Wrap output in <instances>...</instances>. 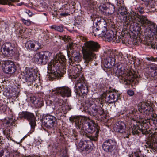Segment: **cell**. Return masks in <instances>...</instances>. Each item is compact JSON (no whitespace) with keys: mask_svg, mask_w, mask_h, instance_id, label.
Here are the masks:
<instances>
[{"mask_svg":"<svg viewBox=\"0 0 157 157\" xmlns=\"http://www.w3.org/2000/svg\"><path fill=\"white\" fill-rule=\"evenodd\" d=\"M53 28L56 30L60 32H62L63 30V27L60 26L54 25L53 26Z\"/></svg>","mask_w":157,"mask_h":157,"instance_id":"obj_27","label":"cell"},{"mask_svg":"<svg viewBox=\"0 0 157 157\" xmlns=\"http://www.w3.org/2000/svg\"><path fill=\"white\" fill-rule=\"evenodd\" d=\"M21 90L20 84L13 79H5L0 82V97L5 102L10 104L17 101Z\"/></svg>","mask_w":157,"mask_h":157,"instance_id":"obj_1","label":"cell"},{"mask_svg":"<svg viewBox=\"0 0 157 157\" xmlns=\"http://www.w3.org/2000/svg\"><path fill=\"white\" fill-rule=\"evenodd\" d=\"M21 75L24 82L29 86H37L41 82L40 75L35 67H26L22 72Z\"/></svg>","mask_w":157,"mask_h":157,"instance_id":"obj_3","label":"cell"},{"mask_svg":"<svg viewBox=\"0 0 157 157\" xmlns=\"http://www.w3.org/2000/svg\"><path fill=\"white\" fill-rule=\"evenodd\" d=\"M106 40L110 41L112 40L114 37V34L113 31L109 30L107 31L104 36Z\"/></svg>","mask_w":157,"mask_h":157,"instance_id":"obj_25","label":"cell"},{"mask_svg":"<svg viewBox=\"0 0 157 157\" xmlns=\"http://www.w3.org/2000/svg\"><path fill=\"white\" fill-rule=\"evenodd\" d=\"M94 31L97 36H104L107 31V25L102 19L98 18L96 19L94 23Z\"/></svg>","mask_w":157,"mask_h":157,"instance_id":"obj_5","label":"cell"},{"mask_svg":"<svg viewBox=\"0 0 157 157\" xmlns=\"http://www.w3.org/2000/svg\"><path fill=\"white\" fill-rule=\"evenodd\" d=\"M127 93L130 96H132L134 94V92L132 90H128Z\"/></svg>","mask_w":157,"mask_h":157,"instance_id":"obj_29","label":"cell"},{"mask_svg":"<svg viewBox=\"0 0 157 157\" xmlns=\"http://www.w3.org/2000/svg\"><path fill=\"white\" fill-rule=\"evenodd\" d=\"M146 143L149 147L156 151L157 147L156 132L154 133L147 138Z\"/></svg>","mask_w":157,"mask_h":157,"instance_id":"obj_18","label":"cell"},{"mask_svg":"<svg viewBox=\"0 0 157 157\" xmlns=\"http://www.w3.org/2000/svg\"><path fill=\"white\" fill-rule=\"evenodd\" d=\"M115 63V58L111 57L106 58L103 62L104 67L108 68H112L114 65Z\"/></svg>","mask_w":157,"mask_h":157,"instance_id":"obj_22","label":"cell"},{"mask_svg":"<svg viewBox=\"0 0 157 157\" xmlns=\"http://www.w3.org/2000/svg\"><path fill=\"white\" fill-rule=\"evenodd\" d=\"M23 21L24 24L27 25H29L30 24V22L28 21L24 20Z\"/></svg>","mask_w":157,"mask_h":157,"instance_id":"obj_30","label":"cell"},{"mask_svg":"<svg viewBox=\"0 0 157 157\" xmlns=\"http://www.w3.org/2000/svg\"><path fill=\"white\" fill-rule=\"evenodd\" d=\"M141 30L140 25L137 23L132 24L130 27V34L131 37L133 40L138 38Z\"/></svg>","mask_w":157,"mask_h":157,"instance_id":"obj_16","label":"cell"},{"mask_svg":"<svg viewBox=\"0 0 157 157\" xmlns=\"http://www.w3.org/2000/svg\"><path fill=\"white\" fill-rule=\"evenodd\" d=\"M80 53L78 51H75L73 52L71 56L72 60L74 62L78 63L81 60V56Z\"/></svg>","mask_w":157,"mask_h":157,"instance_id":"obj_23","label":"cell"},{"mask_svg":"<svg viewBox=\"0 0 157 157\" xmlns=\"http://www.w3.org/2000/svg\"><path fill=\"white\" fill-rule=\"evenodd\" d=\"M67 60L61 53L57 54L48 67L47 78L50 81L60 79L64 76L66 70Z\"/></svg>","mask_w":157,"mask_h":157,"instance_id":"obj_2","label":"cell"},{"mask_svg":"<svg viewBox=\"0 0 157 157\" xmlns=\"http://www.w3.org/2000/svg\"><path fill=\"white\" fill-rule=\"evenodd\" d=\"M25 47L29 50L36 51L40 49L42 47V45L38 41L30 40L26 43Z\"/></svg>","mask_w":157,"mask_h":157,"instance_id":"obj_17","label":"cell"},{"mask_svg":"<svg viewBox=\"0 0 157 157\" xmlns=\"http://www.w3.org/2000/svg\"><path fill=\"white\" fill-rule=\"evenodd\" d=\"M116 144V142L114 140L109 139L104 142L102 145V148L106 152H111L115 149Z\"/></svg>","mask_w":157,"mask_h":157,"instance_id":"obj_15","label":"cell"},{"mask_svg":"<svg viewBox=\"0 0 157 157\" xmlns=\"http://www.w3.org/2000/svg\"><path fill=\"white\" fill-rule=\"evenodd\" d=\"M118 94L115 92L109 93L105 97V100L107 103H111L115 102L118 99Z\"/></svg>","mask_w":157,"mask_h":157,"instance_id":"obj_20","label":"cell"},{"mask_svg":"<svg viewBox=\"0 0 157 157\" xmlns=\"http://www.w3.org/2000/svg\"><path fill=\"white\" fill-rule=\"evenodd\" d=\"M8 151L6 150H3L0 152V156H9Z\"/></svg>","mask_w":157,"mask_h":157,"instance_id":"obj_26","label":"cell"},{"mask_svg":"<svg viewBox=\"0 0 157 157\" xmlns=\"http://www.w3.org/2000/svg\"><path fill=\"white\" fill-rule=\"evenodd\" d=\"M138 110L142 113L147 115L152 114L153 112L152 106L148 103L145 102L139 105Z\"/></svg>","mask_w":157,"mask_h":157,"instance_id":"obj_14","label":"cell"},{"mask_svg":"<svg viewBox=\"0 0 157 157\" xmlns=\"http://www.w3.org/2000/svg\"><path fill=\"white\" fill-rule=\"evenodd\" d=\"M126 68L125 64L122 63H118L115 64L114 71L116 75H120L124 74Z\"/></svg>","mask_w":157,"mask_h":157,"instance_id":"obj_19","label":"cell"},{"mask_svg":"<svg viewBox=\"0 0 157 157\" xmlns=\"http://www.w3.org/2000/svg\"><path fill=\"white\" fill-rule=\"evenodd\" d=\"M1 50L4 55L9 57L12 56L15 51L13 46L9 42L4 43L2 46Z\"/></svg>","mask_w":157,"mask_h":157,"instance_id":"obj_11","label":"cell"},{"mask_svg":"<svg viewBox=\"0 0 157 157\" xmlns=\"http://www.w3.org/2000/svg\"><path fill=\"white\" fill-rule=\"evenodd\" d=\"M2 68L4 72L11 74L14 73L16 70V67L14 63L10 61H6L3 62Z\"/></svg>","mask_w":157,"mask_h":157,"instance_id":"obj_10","label":"cell"},{"mask_svg":"<svg viewBox=\"0 0 157 157\" xmlns=\"http://www.w3.org/2000/svg\"><path fill=\"white\" fill-rule=\"evenodd\" d=\"M30 100L32 104L35 105H39L42 102V100L40 98L35 96L31 97Z\"/></svg>","mask_w":157,"mask_h":157,"instance_id":"obj_24","label":"cell"},{"mask_svg":"<svg viewBox=\"0 0 157 157\" xmlns=\"http://www.w3.org/2000/svg\"><path fill=\"white\" fill-rule=\"evenodd\" d=\"M42 122L44 126L46 128L50 129L55 126L57 123L56 118L53 116L48 115L43 118Z\"/></svg>","mask_w":157,"mask_h":157,"instance_id":"obj_12","label":"cell"},{"mask_svg":"<svg viewBox=\"0 0 157 157\" xmlns=\"http://www.w3.org/2000/svg\"><path fill=\"white\" fill-rule=\"evenodd\" d=\"M82 129L85 134L88 136L95 139L98 132V126L92 120L85 118L81 124Z\"/></svg>","mask_w":157,"mask_h":157,"instance_id":"obj_4","label":"cell"},{"mask_svg":"<svg viewBox=\"0 0 157 157\" xmlns=\"http://www.w3.org/2000/svg\"><path fill=\"white\" fill-rule=\"evenodd\" d=\"M100 10L103 13L107 15L113 14L114 12L115 7L112 4L109 3H105L101 4L99 7Z\"/></svg>","mask_w":157,"mask_h":157,"instance_id":"obj_13","label":"cell"},{"mask_svg":"<svg viewBox=\"0 0 157 157\" xmlns=\"http://www.w3.org/2000/svg\"><path fill=\"white\" fill-rule=\"evenodd\" d=\"M75 89L77 94L81 96H84L88 93L87 87L82 80H79L75 86Z\"/></svg>","mask_w":157,"mask_h":157,"instance_id":"obj_9","label":"cell"},{"mask_svg":"<svg viewBox=\"0 0 157 157\" xmlns=\"http://www.w3.org/2000/svg\"><path fill=\"white\" fill-rule=\"evenodd\" d=\"M78 147L80 151L84 154H88L93 150L94 145L90 141L82 140L78 144Z\"/></svg>","mask_w":157,"mask_h":157,"instance_id":"obj_8","label":"cell"},{"mask_svg":"<svg viewBox=\"0 0 157 157\" xmlns=\"http://www.w3.org/2000/svg\"><path fill=\"white\" fill-rule=\"evenodd\" d=\"M4 139L3 137L0 134V147H1L3 144Z\"/></svg>","mask_w":157,"mask_h":157,"instance_id":"obj_28","label":"cell"},{"mask_svg":"<svg viewBox=\"0 0 157 157\" xmlns=\"http://www.w3.org/2000/svg\"><path fill=\"white\" fill-rule=\"evenodd\" d=\"M114 130L116 132L123 133L126 130L125 124L122 121H118L116 122L113 126Z\"/></svg>","mask_w":157,"mask_h":157,"instance_id":"obj_21","label":"cell"},{"mask_svg":"<svg viewBox=\"0 0 157 157\" xmlns=\"http://www.w3.org/2000/svg\"><path fill=\"white\" fill-rule=\"evenodd\" d=\"M51 53L47 51H42L35 54L34 57L35 62L39 65L46 64L49 61Z\"/></svg>","mask_w":157,"mask_h":157,"instance_id":"obj_7","label":"cell"},{"mask_svg":"<svg viewBox=\"0 0 157 157\" xmlns=\"http://www.w3.org/2000/svg\"><path fill=\"white\" fill-rule=\"evenodd\" d=\"M141 0L144 2H147L149 0Z\"/></svg>","mask_w":157,"mask_h":157,"instance_id":"obj_31","label":"cell"},{"mask_svg":"<svg viewBox=\"0 0 157 157\" xmlns=\"http://www.w3.org/2000/svg\"><path fill=\"white\" fill-rule=\"evenodd\" d=\"M85 107L88 113L94 116L101 115L103 113L101 108L92 101H87Z\"/></svg>","mask_w":157,"mask_h":157,"instance_id":"obj_6","label":"cell"}]
</instances>
